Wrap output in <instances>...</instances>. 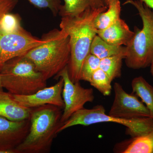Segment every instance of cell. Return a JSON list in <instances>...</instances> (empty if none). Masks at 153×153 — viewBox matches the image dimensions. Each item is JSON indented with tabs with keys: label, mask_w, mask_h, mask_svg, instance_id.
<instances>
[{
	"label": "cell",
	"mask_w": 153,
	"mask_h": 153,
	"mask_svg": "<svg viewBox=\"0 0 153 153\" xmlns=\"http://www.w3.org/2000/svg\"><path fill=\"white\" fill-rule=\"evenodd\" d=\"M126 55V53H121L100 60V68L107 74L112 82L121 76L122 61Z\"/></svg>",
	"instance_id": "obj_19"
},
{
	"label": "cell",
	"mask_w": 153,
	"mask_h": 153,
	"mask_svg": "<svg viewBox=\"0 0 153 153\" xmlns=\"http://www.w3.org/2000/svg\"><path fill=\"white\" fill-rule=\"evenodd\" d=\"M4 90L2 85L1 82V78H0V92L3 91Z\"/></svg>",
	"instance_id": "obj_27"
},
{
	"label": "cell",
	"mask_w": 153,
	"mask_h": 153,
	"mask_svg": "<svg viewBox=\"0 0 153 153\" xmlns=\"http://www.w3.org/2000/svg\"><path fill=\"white\" fill-rule=\"evenodd\" d=\"M60 79L53 86L45 87L36 93L28 95L12 94L13 98L20 105L32 108L47 104L52 105L63 108L64 102L62 97L63 79Z\"/></svg>",
	"instance_id": "obj_11"
},
{
	"label": "cell",
	"mask_w": 153,
	"mask_h": 153,
	"mask_svg": "<svg viewBox=\"0 0 153 153\" xmlns=\"http://www.w3.org/2000/svg\"><path fill=\"white\" fill-rule=\"evenodd\" d=\"M59 14L62 17L78 16L89 9L107 7L103 0H63Z\"/></svg>",
	"instance_id": "obj_14"
},
{
	"label": "cell",
	"mask_w": 153,
	"mask_h": 153,
	"mask_svg": "<svg viewBox=\"0 0 153 153\" xmlns=\"http://www.w3.org/2000/svg\"><path fill=\"white\" fill-rule=\"evenodd\" d=\"M127 145L121 153H153V129L147 133L132 137Z\"/></svg>",
	"instance_id": "obj_17"
},
{
	"label": "cell",
	"mask_w": 153,
	"mask_h": 153,
	"mask_svg": "<svg viewBox=\"0 0 153 153\" xmlns=\"http://www.w3.org/2000/svg\"><path fill=\"white\" fill-rule=\"evenodd\" d=\"M44 42L22 27L18 15L6 14L0 19V70L8 60L25 55Z\"/></svg>",
	"instance_id": "obj_6"
},
{
	"label": "cell",
	"mask_w": 153,
	"mask_h": 153,
	"mask_svg": "<svg viewBox=\"0 0 153 153\" xmlns=\"http://www.w3.org/2000/svg\"><path fill=\"white\" fill-rule=\"evenodd\" d=\"M134 34L123 19L120 18L104 30H97V35L104 41L114 46H127Z\"/></svg>",
	"instance_id": "obj_12"
},
{
	"label": "cell",
	"mask_w": 153,
	"mask_h": 153,
	"mask_svg": "<svg viewBox=\"0 0 153 153\" xmlns=\"http://www.w3.org/2000/svg\"><path fill=\"white\" fill-rule=\"evenodd\" d=\"M150 71L151 74H152V76L153 77V60L152 63H151L150 66Z\"/></svg>",
	"instance_id": "obj_26"
},
{
	"label": "cell",
	"mask_w": 153,
	"mask_h": 153,
	"mask_svg": "<svg viewBox=\"0 0 153 153\" xmlns=\"http://www.w3.org/2000/svg\"><path fill=\"white\" fill-rule=\"evenodd\" d=\"M121 8L120 0H116L111 3L107 10L100 13L96 18V29L97 30H104L120 19Z\"/></svg>",
	"instance_id": "obj_18"
},
{
	"label": "cell",
	"mask_w": 153,
	"mask_h": 153,
	"mask_svg": "<svg viewBox=\"0 0 153 153\" xmlns=\"http://www.w3.org/2000/svg\"><path fill=\"white\" fill-rule=\"evenodd\" d=\"M33 5L39 8H48L55 16L59 14L61 8L60 0H28Z\"/></svg>",
	"instance_id": "obj_22"
},
{
	"label": "cell",
	"mask_w": 153,
	"mask_h": 153,
	"mask_svg": "<svg viewBox=\"0 0 153 153\" xmlns=\"http://www.w3.org/2000/svg\"><path fill=\"white\" fill-rule=\"evenodd\" d=\"M120 124L127 128L128 134L132 137L147 133L153 129V118L151 117L124 119L106 114L103 105H98L91 109L83 108L74 113L58 130V133L73 126H88L100 123Z\"/></svg>",
	"instance_id": "obj_7"
},
{
	"label": "cell",
	"mask_w": 153,
	"mask_h": 153,
	"mask_svg": "<svg viewBox=\"0 0 153 153\" xmlns=\"http://www.w3.org/2000/svg\"><path fill=\"white\" fill-rule=\"evenodd\" d=\"M103 1H104L105 4H106V5L108 7V6L111 3H112V2L114 1H116V0H103Z\"/></svg>",
	"instance_id": "obj_25"
},
{
	"label": "cell",
	"mask_w": 153,
	"mask_h": 153,
	"mask_svg": "<svg viewBox=\"0 0 153 153\" xmlns=\"http://www.w3.org/2000/svg\"><path fill=\"white\" fill-rule=\"evenodd\" d=\"M132 91L141 99L153 118V87L142 76L135 77L132 80Z\"/></svg>",
	"instance_id": "obj_15"
},
{
	"label": "cell",
	"mask_w": 153,
	"mask_h": 153,
	"mask_svg": "<svg viewBox=\"0 0 153 153\" xmlns=\"http://www.w3.org/2000/svg\"><path fill=\"white\" fill-rule=\"evenodd\" d=\"M108 7L89 9L78 16L62 17L60 24L69 37L70 57L67 67L69 77L74 83L80 81V74L83 61L90 53L94 38L97 35L95 20L99 14Z\"/></svg>",
	"instance_id": "obj_1"
},
{
	"label": "cell",
	"mask_w": 153,
	"mask_h": 153,
	"mask_svg": "<svg viewBox=\"0 0 153 153\" xmlns=\"http://www.w3.org/2000/svg\"><path fill=\"white\" fill-rule=\"evenodd\" d=\"M138 11L143 27L134 29V34L126 46L125 61L129 68L139 69L150 66L153 60V10L140 0H127Z\"/></svg>",
	"instance_id": "obj_4"
},
{
	"label": "cell",
	"mask_w": 153,
	"mask_h": 153,
	"mask_svg": "<svg viewBox=\"0 0 153 153\" xmlns=\"http://www.w3.org/2000/svg\"><path fill=\"white\" fill-rule=\"evenodd\" d=\"M45 42L25 55L47 80L68 66L70 57L69 37L62 29H54L42 38Z\"/></svg>",
	"instance_id": "obj_3"
},
{
	"label": "cell",
	"mask_w": 153,
	"mask_h": 153,
	"mask_svg": "<svg viewBox=\"0 0 153 153\" xmlns=\"http://www.w3.org/2000/svg\"><path fill=\"white\" fill-rule=\"evenodd\" d=\"M62 108L50 104L32 108L29 133L16 148L15 153L50 152L53 140L62 124Z\"/></svg>",
	"instance_id": "obj_2"
},
{
	"label": "cell",
	"mask_w": 153,
	"mask_h": 153,
	"mask_svg": "<svg viewBox=\"0 0 153 153\" xmlns=\"http://www.w3.org/2000/svg\"><path fill=\"white\" fill-rule=\"evenodd\" d=\"M100 59L92 54H89L85 58L80 74V80L89 82L93 73L100 68Z\"/></svg>",
	"instance_id": "obj_21"
},
{
	"label": "cell",
	"mask_w": 153,
	"mask_h": 153,
	"mask_svg": "<svg viewBox=\"0 0 153 153\" xmlns=\"http://www.w3.org/2000/svg\"><path fill=\"white\" fill-rule=\"evenodd\" d=\"M90 85L105 96L110 95L112 90L111 81L107 74L100 68L93 73L89 81Z\"/></svg>",
	"instance_id": "obj_20"
},
{
	"label": "cell",
	"mask_w": 153,
	"mask_h": 153,
	"mask_svg": "<svg viewBox=\"0 0 153 153\" xmlns=\"http://www.w3.org/2000/svg\"><path fill=\"white\" fill-rule=\"evenodd\" d=\"M113 88L114 100L108 113L109 115L124 119L151 117L147 108L135 94L126 92L118 82H115Z\"/></svg>",
	"instance_id": "obj_9"
},
{
	"label": "cell",
	"mask_w": 153,
	"mask_h": 153,
	"mask_svg": "<svg viewBox=\"0 0 153 153\" xmlns=\"http://www.w3.org/2000/svg\"><path fill=\"white\" fill-rule=\"evenodd\" d=\"M31 109L20 105L9 92H0V117L13 121H21L30 118Z\"/></svg>",
	"instance_id": "obj_13"
},
{
	"label": "cell",
	"mask_w": 153,
	"mask_h": 153,
	"mask_svg": "<svg viewBox=\"0 0 153 153\" xmlns=\"http://www.w3.org/2000/svg\"><path fill=\"white\" fill-rule=\"evenodd\" d=\"M0 78L3 88L14 95H30L47 85L42 74L25 55L6 62L0 70Z\"/></svg>",
	"instance_id": "obj_5"
},
{
	"label": "cell",
	"mask_w": 153,
	"mask_h": 153,
	"mask_svg": "<svg viewBox=\"0 0 153 153\" xmlns=\"http://www.w3.org/2000/svg\"><path fill=\"white\" fill-rule=\"evenodd\" d=\"M30 125V118L13 121L0 117V153H15L28 134Z\"/></svg>",
	"instance_id": "obj_10"
},
{
	"label": "cell",
	"mask_w": 153,
	"mask_h": 153,
	"mask_svg": "<svg viewBox=\"0 0 153 153\" xmlns=\"http://www.w3.org/2000/svg\"><path fill=\"white\" fill-rule=\"evenodd\" d=\"M126 53L125 46H114L107 43L98 35L94 38L90 47V53L100 59Z\"/></svg>",
	"instance_id": "obj_16"
},
{
	"label": "cell",
	"mask_w": 153,
	"mask_h": 153,
	"mask_svg": "<svg viewBox=\"0 0 153 153\" xmlns=\"http://www.w3.org/2000/svg\"><path fill=\"white\" fill-rule=\"evenodd\" d=\"M59 77L63 78L64 82L62 91L64 110L61 118L63 123L74 113L84 108L85 103L93 102L94 96L92 88H84L79 82L74 83L71 81L67 66L56 75V79Z\"/></svg>",
	"instance_id": "obj_8"
},
{
	"label": "cell",
	"mask_w": 153,
	"mask_h": 153,
	"mask_svg": "<svg viewBox=\"0 0 153 153\" xmlns=\"http://www.w3.org/2000/svg\"><path fill=\"white\" fill-rule=\"evenodd\" d=\"M18 2V0H0V19L10 13Z\"/></svg>",
	"instance_id": "obj_23"
},
{
	"label": "cell",
	"mask_w": 153,
	"mask_h": 153,
	"mask_svg": "<svg viewBox=\"0 0 153 153\" xmlns=\"http://www.w3.org/2000/svg\"><path fill=\"white\" fill-rule=\"evenodd\" d=\"M146 4L150 8L153 10V0H140Z\"/></svg>",
	"instance_id": "obj_24"
}]
</instances>
